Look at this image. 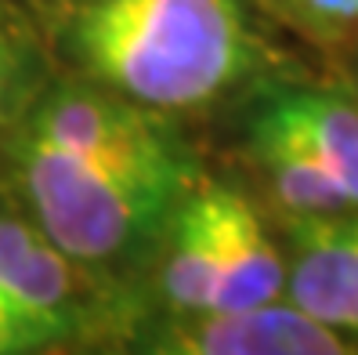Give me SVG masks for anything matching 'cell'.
I'll list each match as a JSON object with an SVG mask.
<instances>
[{
    "instance_id": "2",
    "label": "cell",
    "mask_w": 358,
    "mask_h": 355,
    "mask_svg": "<svg viewBox=\"0 0 358 355\" xmlns=\"http://www.w3.org/2000/svg\"><path fill=\"white\" fill-rule=\"evenodd\" d=\"M73 44L98 80L145 109L210 102L254 55L236 0H87Z\"/></svg>"
},
{
    "instance_id": "1",
    "label": "cell",
    "mask_w": 358,
    "mask_h": 355,
    "mask_svg": "<svg viewBox=\"0 0 358 355\" xmlns=\"http://www.w3.org/2000/svg\"><path fill=\"white\" fill-rule=\"evenodd\" d=\"M18 174L66 258L105 261L152 236L188 185L174 131L138 102L58 91L18 141Z\"/></svg>"
},
{
    "instance_id": "5",
    "label": "cell",
    "mask_w": 358,
    "mask_h": 355,
    "mask_svg": "<svg viewBox=\"0 0 358 355\" xmlns=\"http://www.w3.org/2000/svg\"><path fill=\"white\" fill-rule=\"evenodd\" d=\"M289 305L329 330H358V218H297Z\"/></svg>"
},
{
    "instance_id": "11",
    "label": "cell",
    "mask_w": 358,
    "mask_h": 355,
    "mask_svg": "<svg viewBox=\"0 0 358 355\" xmlns=\"http://www.w3.org/2000/svg\"><path fill=\"white\" fill-rule=\"evenodd\" d=\"M11 76H15V55H11V40L0 26V109L8 102V88H11Z\"/></svg>"
},
{
    "instance_id": "10",
    "label": "cell",
    "mask_w": 358,
    "mask_h": 355,
    "mask_svg": "<svg viewBox=\"0 0 358 355\" xmlns=\"http://www.w3.org/2000/svg\"><path fill=\"white\" fill-rule=\"evenodd\" d=\"M297 4L322 22H355L358 18V0H297Z\"/></svg>"
},
{
    "instance_id": "3",
    "label": "cell",
    "mask_w": 358,
    "mask_h": 355,
    "mask_svg": "<svg viewBox=\"0 0 358 355\" xmlns=\"http://www.w3.org/2000/svg\"><path fill=\"white\" fill-rule=\"evenodd\" d=\"M0 308L15 355L40 351L76 326V283L69 258L15 218H0Z\"/></svg>"
},
{
    "instance_id": "12",
    "label": "cell",
    "mask_w": 358,
    "mask_h": 355,
    "mask_svg": "<svg viewBox=\"0 0 358 355\" xmlns=\"http://www.w3.org/2000/svg\"><path fill=\"white\" fill-rule=\"evenodd\" d=\"M0 355H15L11 330H8V319H4V308H0Z\"/></svg>"
},
{
    "instance_id": "9",
    "label": "cell",
    "mask_w": 358,
    "mask_h": 355,
    "mask_svg": "<svg viewBox=\"0 0 358 355\" xmlns=\"http://www.w3.org/2000/svg\"><path fill=\"white\" fill-rule=\"evenodd\" d=\"M271 102L326 163L348 203L358 207V109L326 91H282Z\"/></svg>"
},
{
    "instance_id": "4",
    "label": "cell",
    "mask_w": 358,
    "mask_h": 355,
    "mask_svg": "<svg viewBox=\"0 0 358 355\" xmlns=\"http://www.w3.org/2000/svg\"><path fill=\"white\" fill-rule=\"evenodd\" d=\"M141 355H351V348L293 305H264L166 323L145 337Z\"/></svg>"
},
{
    "instance_id": "6",
    "label": "cell",
    "mask_w": 358,
    "mask_h": 355,
    "mask_svg": "<svg viewBox=\"0 0 358 355\" xmlns=\"http://www.w3.org/2000/svg\"><path fill=\"white\" fill-rule=\"evenodd\" d=\"M286 286V268L275 243L243 193L224 185L221 200V268L210 312H250L275 305Z\"/></svg>"
},
{
    "instance_id": "8",
    "label": "cell",
    "mask_w": 358,
    "mask_h": 355,
    "mask_svg": "<svg viewBox=\"0 0 358 355\" xmlns=\"http://www.w3.org/2000/svg\"><path fill=\"white\" fill-rule=\"evenodd\" d=\"M224 185H206L174 211V239L163 261V294L178 312L206 316L221 268Z\"/></svg>"
},
{
    "instance_id": "7",
    "label": "cell",
    "mask_w": 358,
    "mask_h": 355,
    "mask_svg": "<svg viewBox=\"0 0 358 355\" xmlns=\"http://www.w3.org/2000/svg\"><path fill=\"white\" fill-rule=\"evenodd\" d=\"M254 149L275 185V196L297 218H329L351 207L336 178L326 171V163L315 156L304 134L279 113L271 98L254 120Z\"/></svg>"
}]
</instances>
